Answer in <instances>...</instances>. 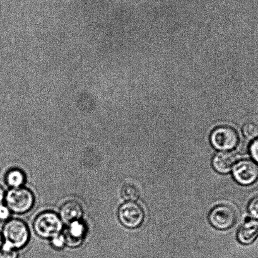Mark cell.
Instances as JSON below:
<instances>
[{"instance_id":"16","label":"cell","mask_w":258,"mask_h":258,"mask_svg":"<svg viewBox=\"0 0 258 258\" xmlns=\"http://www.w3.org/2000/svg\"><path fill=\"white\" fill-rule=\"evenodd\" d=\"M51 244L56 249H61L66 244L64 235L59 234L51 239Z\"/></svg>"},{"instance_id":"14","label":"cell","mask_w":258,"mask_h":258,"mask_svg":"<svg viewBox=\"0 0 258 258\" xmlns=\"http://www.w3.org/2000/svg\"><path fill=\"white\" fill-rule=\"evenodd\" d=\"M244 136L248 140H255L258 138V122L247 121L242 127Z\"/></svg>"},{"instance_id":"1","label":"cell","mask_w":258,"mask_h":258,"mask_svg":"<svg viewBox=\"0 0 258 258\" xmlns=\"http://www.w3.org/2000/svg\"><path fill=\"white\" fill-rule=\"evenodd\" d=\"M3 235L4 247L16 250L24 247L30 237L28 227L19 219H12L7 222L4 228Z\"/></svg>"},{"instance_id":"11","label":"cell","mask_w":258,"mask_h":258,"mask_svg":"<svg viewBox=\"0 0 258 258\" xmlns=\"http://www.w3.org/2000/svg\"><path fill=\"white\" fill-rule=\"evenodd\" d=\"M236 162V157L233 153L222 152L215 155L213 159V166L218 172L226 174L231 170Z\"/></svg>"},{"instance_id":"2","label":"cell","mask_w":258,"mask_h":258,"mask_svg":"<svg viewBox=\"0 0 258 258\" xmlns=\"http://www.w3.org/2000/svg\"><path fill=\"white\" fill-rule=\"evenodd\" d=\"M34 229L39 237L52 239L61 232L62 222L60 217L54 213L44 212L35 220Z\"/></svg>"},{"instance_id":"10","label":"cell","mask_w":258,"mask_h":258,"mask_svg":"<svg viewBox=\"0 0 258 258\" xmlns=\"http://www.w3.org/2000/svg\"><path fill=\"white\" fill-rule=\"evenodd\" d=\"M83 209L81 205L75 201L66 203L60 210V219L65 224L70 225L78 220H81Z\"/></svg>"},{"instance_id":"12","label":"cell","mask_w":258,"mask_h":258,"mask_svg":"<svg viewBox=\"0 0 258 258\" xmlns=\"http://www.w3.org/2000/svg\"><path fill=\"white\" fill-rule=\"evenodd\" d=\"M7 183L12 188H19L26 181V176L22 170L14 169L10 170L6 177Z\"/></svg>"},{"instance_id":"3","label":"cell","mask_w":258,"mask_h":258,"mask_svg":"<svg viewBox=\"0 0 258 258\" xmlns=\"http://www.w3.org/2000/svg\"><path fill=\"white\" fill-rule=\"evenodd\" d=\"M7 207L16 214H22L29 212L34 204V197L31 190L19 187L12 188L6 197Z\"/></svg>"},{"instance_id":"13","label":"cell","mask_w":258,"mask_h":258,"mask_svg":"<svg viewBox=\"0 0 258 258\" xmlns=\"http://www.w3.org/2000/svg\"><path fill=\"white\" fill-rule=\"evenodd\" d=\"M121 196L127 202L136 201L140 197V191L135 184H126L122 187Z\"/></svg>"},{"instance_id":"20","label":"cell","mask_w":258,"mask_h":258,"mask_svg":"<svg viewBox=\"0 0 258 258\" xmlns=\"http://www.w3.org/2000/svg\"><path fill=\"white\" fill-rule=\"evenodd\" d=\"M5 199V192L4 190L1 186H0V205H2V203L3 202Z\"/></svg>"},{"instance_id":"4","label":"cell","mask_w":258,"mask_h":258,"mask_svg":"<svg viewBox=\"0 0 258 258\" xmlns=\"http://www.w3.org/2000/svg\"><path fill=\"white\" fill-rule=\"evenodd\" d=\"M210 141L215 149L227 152L237 146L239 141V135L231 127L220 126L212 132Z\"/></svg>"},{"instance_id":"8","label":"cell","mask_w":258,"mask_h":258,"mask_svg":"<svg viewBox=\"0 0 258 258\" xmlns=\"http://www.w3.org/2000/svg\"><path fill=\"white\" fill-rule=\"evenodd\" d=\"M257 238L258 223L252 218L247 217L238 231V240L243 244L249 245L252 244Z\"/></svg>"},{"instance_id":"6","label":"cell","mask_w":258,"mask_h":258,"mask_svg":"<svg viewBox=\"0 0 258 258\" xmlns=\"http://www.w3.org/2000/svg\"><path fill=\"white\" fill-rule=\"evenodd\" d=\"M237 215L234 208L227 205L215 207L210 212L209 220L213 226L220 230L230 229L235 224Z\"/></svg>"},{"instance_id":"5","label":"cell","mask_w":258,"mask_h":258,"mask_svg":"<svg viewBox=\"0 0 258 258\" xmlns=\"http://www.w3.org/2000/svg\"><path fill=\"white\" fill-rule=\"evenodd\" d=\"M120 222L129 229L140 226L145 218L144 210L141 205L134 202H127L120 207L118 211Z\"/></svg>"},{"instance_id":"21","label":"cell","mask_w":258,"mask_h":258,"mask_svg":"<svg viewBox=\"0 0 258 258\" xmlns=\"http://www.w3.org/2000/svg\"><path fill=\"white\" fill-rule=\"evenodd\" d=\"M2 244H3V237H2L1 234H0V247H1Z\"/></svg>"},{"instance_id":"19","label":"cell","mask_w":258,"mask_h":258,"mask_svg":"<svg viewBox=\"0 0 258 258\" xmlns=\"http://www.w3.org/2000/svg\"><path fill=\"white\" fill-rule=\"evenodd\" d=\"M11 216V210L3 205H0V220L5 221Z\"/></svg>"},{"instance_id":"15","label":"cell","mask_w":258,"mask_h":258,"mask_svg":"<svg viewBox=\"0 0 258 258\" xmlns=\"http://www.w3.org/2000/svg\"><path fill=\"white\" fill-rule=\"evenodd\" d=\"M248 210L252 217L258 219V197H254L250 200L248 205Z\"/></svg>"},{"instance_id":"9","label":"cell","mask_w":258,"mask_h":258,"mask_svg":"<svg viewBox=\"0 0 258 258\" xmlns=\"http://www.w3.org/2000/svg\"><path fill=\"white\" fill-rule=\"evenodd\" d=\"M64 235L66 244L71 247H77L82 244L86 234V227L81 220L72 223Z\"/></svg>"},{"instance_id":"7","label":"cell","mask_w":258,"mask_h":258,"mask_svg":"<svg viewBox=\"0 0 258 258\" xmlns=\"http://www.w3.org/2000/svg\"><path fill=\"white\" fill-rule=\"evenodd\" d=\"M233 175L238 183L249 186L258 180V165L250 160H240L235 164Z\"/></svg>"},{"instance_id":"17","label":"cell","mask_w":258,"mask_h":258,"mask_svg":"<svg viewBox=\"0 0 258 258\" xmlns=\"http://www.w3.org/2000/svg\"><path fill=\"white\" fill-rule=\"evenodd\" d=\"M18 253L16 249H8V248L2 247L0 250V258H17Z\"/></svg>"},{"instance_id":"18","label":"cell","mask_w":258,"mask_h":258,"mask_svg":"<svg viewBox=\"0 0 258 258\" xmlns=\"http://www.w3.org/2000/svg\"><path fill=\"white\" fill-rule=\"evenodd\" d=\"M249 151L253 160L256 164H258V138L253 140L251 144H250Z\"/></svg>"}]
</instances>
